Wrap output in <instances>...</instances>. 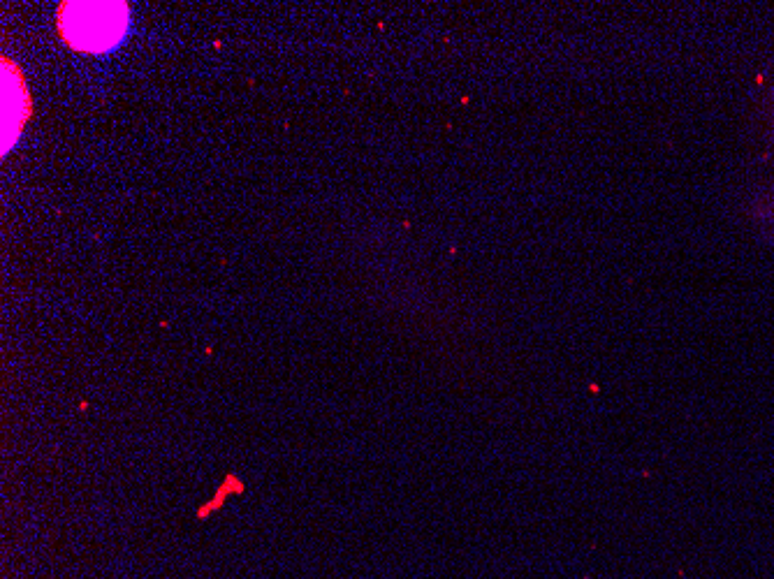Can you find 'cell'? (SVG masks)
Segmentation results:
<instances>
[{
    "label": "cell",
    "instance_id": "6da1fadb",
    "mask_svg": "<svg viewBox=\"0 0 774 579\" xmlns=\"http://www.w3.org/2000/svg\"><path fill=\"white\" fill-rule=\"evenodd\" d=\"M58 28L72 49L102 54L128 31L126 3H63Z\"/></svg>",
    "mask_w": 774,
    "mask_h": 579
},
{
    "label": "cell",
    "instance_id": "7a4b0ae2",
    "mask_svg": "<svg viewBox=\"0 0 774 579\" xmlns=\"http://www.w3.org/2000/svg\"><path fill=\"white\" fill-rule=\"evenodd\" d=\"M31 116V98H28L24 77L17 65L3 61V153L17 142Z\"/></svg>",
    "mask_w": 774,
    "mask_h": 579
}]
</instances>
